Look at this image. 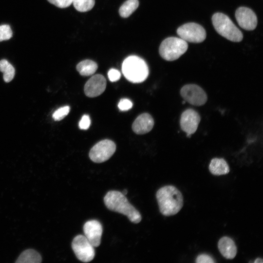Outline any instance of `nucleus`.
Instances as JSON below:
<instances>
[{"mask_svg":"<svg viewBox=\"0 0 263 263\" xmlns=\"http://www.w3.org/2000/svg\"><path fill=\"white\" fill-rule=\"evenodd\" d=\"M159 210L168 216L177 214L183 206L181 192L173 186H166L159 188L156 194Z\"/></svg>","mask_w":263,"mask_h":263,"instance_id":"1","label":"nucleus"},{"mask_svg":"<svg viewBox=\"0 0 263 263\" xmlns=\"http://www.w3.org/2000/svg\"><path fill=\"white\" fill-rule=\"evenodd\" d=\"M106 207L110 210L126 215L132 223H139L141 215L128 201L125 195L120 191L110 190L104 198Z\"/></svg>","mask_w":263,"mask_h":263,"instance_id":"2","label":"nucleus"},{"mask_svg":"<svg viewBox=\"0 0 263 263\" xmlns=\"http://www.w3.org/2000/svg\"><path fill=\"white\" fill-rule=\"evenodd\" d=\"M122 72L125 78L133 83L143 82L149 74V68L145 60L134 55L130 56L124 60Z\"/></svg>","mask_w":263,"mask_h":263,"instance_id":"3","label":"nucleus"},{"mask_svg":"<svg viewBox=\"0 0 263 263\" xmlns=\"http://www.w3.org/2000/svg\"><path fill=\"white\" fill-rule=\"evenodd\" d=\"M212 21L215 30L223 37L233 42L243 39L242 33L226 15L216 13L213 15Z\"/></svg>","mask_w":263,"mask_h":263,"instance_id":"4","label":"nucleus"},{"mask_svg":"<svg viewBox=\"0 0 263 263\" xmlns=\"http://www.w3.org/2000/svg\"><path fill=\"white\" fill-rule=\"evenodd\" d=\"M188 44L181 38L169 37L161 43L159 52L160 56L167 61L177 59L187 50Z\"/></svg>","mask_w":263,"mask_h":263,"instance_id":"5","label":"nucleus"},{"mask_svg":"<svg viewBox=\"0 0 263 263\" xmlns=\"http://www.w3.org/2000/svg\"><path fill=\"white\" fill-rule=\"evenodd\" d=\"M72 247L76 257L81 262H90L94 257V247L84 235L75 236L72 241Z\"/></svg>","mask_w":263,"mask_h":263,"instance_id":"6","label":"nucleus"},{"mask_svg":"<svg viewBox=\"0 0 263 263\" xmlns=\"http://www.w3.org/2000/svg\"><path fill=\"white\" fill-rule=\"evenodd\" d=\"M177 35L183 40L192 43H200L206 38L205 29L199 24L189 22L180 26L177 30Z\"/></svg>","mask_w":263,"mask_h":263,"instance_id":"7","label":"nucleus"},{"mask_svg":"<svg viewBox=\"0 0 263 263\" xmlns=\"http://www.w3.org/2000/svg\"><path fill=\"white\" fill-rule=\"evenodd\" d=\"M116 145L112 140L105 139L96 143L91 149L89 157L92 161L100 163L108 160L114 153Z\"/></svg>","mask_w":263,"mask_h":263,"instance_id":"8","label":"nucleus"},{"mask_svg":"<svg viewBox=\"0 0 263 263\" xmlns=\"http://www.w3.org/2000/svg\"><path fill=\"white\" fill-rule=\"evenodd\" d=\"M180 94L185 101L194 106H202L207 100V94L205 91L194 84L183 86L180 90Z\"/></svg>","mask_w":263,"mask_h":263,"instance_id":"9","label":"nucleus"},{"mask_svg":"<svg viewBox=\"0 0 263 263\" xmlns=\"http://www.w3.org/2000/svg\"><path fill=\"white\" fill-rule=\"evenodd\" d=\"M200 121V115L197 111L192 109H188L181 115V129L187 133V136L189 137L197 131Z\"/></svg>","mask_w":263,"mask_h":263,"instance_id":"10","label":"nucleus"},{"mask_svg":"<svg viewBox=\"0 0 263 263\" xmlns=\"http://www.w3.org/2000/svg\"><path fill=\"white\" fill-rule=\"evenodd\" d=\"M235 17L239 25L246 30H253L257 25V18L255 13L245 7L238 8L235 12Z\"/></svg>","mask_w":263,"mask_h":263,"instance_id":"11","label":"nucleus"},{"mask_svg":"<svg viewBox=\"0 0 263 263\" xmlns=\"http://www.w3.org/2000/svg\"><path fill=\"white\" fill-rule=\"evenodd\" d=\"M85 236L94 247L99 246L103 232L101 223L96 220L86 222L83 226Z\"/></svg>","mask_w":263,"mask_h":263,"instance_id":"12","label":"nucleus"},{"mask_svg":"<svg viewBox=\"0 0 263 263\" xmlns=\"http://www.w3.org/2000/svg\"><path fill=\"white\" fill-rule=\"evenodd\" d=\"M106 80L100 74L92 76L84 86V93L89 97H94L101 94L105 90Z\"/></svg>","mask_w":263,"mask_h":263,"instance_id":"13","label":"nucleus"},{"mask_svg":"<svg viewBox=\"0 0 263 263\" xmlns=\"http://www.w3.org/2000/svg\"><path fill=\"white\" fill-rule=\"evenodd\" d=\"M154 120L149 113L139 115L132 125V129L136 134H143L150 132L153 127Z\"/></svg>","mask_w":263,"mask_h":263,"instance_id":"14","label":"nucleus"},{"mask_svg":"<svg viewBox=\"0 0 263 263\" xmlns=\"http://www.w3.org/2000/svg\"><path fill=\"white\" fill-rule=\"evenodd\" d=\"M218 248L223 256L227 259H233L236 255V245L229 237L224 236L221 238L218 241Z\"/></svg>","mask_w":263,"mask_h":263,"instance_id":"15","label":"nucleus"},{"mask_svg":"<svg viewBox=\"0 0 263 263\" xmlns=\"http://www.w3.org/2000/svg\"><path fill=\"white\" fill-rule=\"evenodd\" d=\"M209 170L214 175H221L229 172V167L224 158H213L209 165Z\"/></svg>","mask_w":263,"mask_h":263,"instance_id":"16","label":"nucleus"},{"mask_svg":"<svg viewBox=\"0 0 263 263\" xmlns=\"http://www.w3.org/2000/svg\"><path fill=\"white\" fill-rule=\"evenodd\" d=\"M97 63L90 59H85L78 63L76 67L77 71L83 76H90L97 70Z\"/></svg>","mask_w":263,"mask_h":263,"instance_id":"17","label":"nucleus"},{"mask_svg":"<svg viewBox=\"0 0 263 263\" xmlns=\"http://www.w3.org/2000/svg\"><path fill=\"white\" fill-rule=\"evenodd\" d=\"M41 262L40 255L36 250L29 249L22 252L17 259L18 263H39Z\"/></svg>","mask_w":263,"mask_h":263,"instance_id":"18","label":"nucleus"},{"mask_svg":"<svg viewBox=\"0 0 263 263\" xmlns=\"http://www.w3.org/2000/svg\"><path fill=\"white\" fill-rule=\"evenodd\" d=\"M138 6V0H127L119 8V14L122 18H128L136 10Z\"/></svg>","mask_w":263,"mask_h":263,"instance_id":"19","label":"nucleus"},{"mask_svg":"<svg viewBox=\"0 0 263 263\" xmlns=\"http://www.w3.org/2000/svg\"><path fill=\"white\" fill-rule=\"evenodd\" d=\"M0 71L3 74V79L6 82H10L14 77L15 70L14 67L7 60L0 61Z\"/></svg>","mask_w":263,"mask_h":263,"instance_id":"20","label":"nucleus"},{"mask_svg":"<svg viewBox=\"0 0 263 263\" xmlns=\"http://www.w3.org/2000/svg\"><path fill=\"white\" fill-rule=\"evenodd\" d=\"M75 8L80 12L91 10L94 6L95 0H73Z\"/></svg>","mask_w":263,"mask_h":263,"instance_id":"21","label":"nucleus"},{"mask_svg":"<svg viewBox=\"0 0 263 263\" xmlns=\"http://www.w3.org/2000/svg\"><path fill=\"white\" fill-rule=\"evenodd\" d=\"M12 36L13 32L9 25H0V42L10 39Z\"/></svg>","mask_w":263,"mask_h":263,"instance_id":"22","label":"nucleus"},{"mask_svg":"<svg viewBox=\"0 0 263 263\" xmlns=\"http://www.w3.org/2000/svg\"><path fill=\"white\" fill-rule=\"evenodd\" d=\"M70 107L68 106L59 108L53 114V117L55 121H59L64 118L70 112Z\"/></svg>","mask_w":263,"mask_h":263,"instance_id":"23","label":"nucleus"},{"mask_svg":"<svg viewBox=\"0 0 263 263\" xmlns=\"http://www.w3.org/2000/svg\"><path fill=\"white\" fill-rule=\"evenodd\" d=\"M47 1L60 8H67L73 3V0H47Z\"/></svg>","mask_w":263,"mask_h":263,"instance_id":"24","label":"nucleus"},{"mask_svg":"<svg viewBox=\"0 0 263 263\" xmlns=\"http://www.w3.org/2000/svg\"><path fill=\"white\" fill-rule=\"evenodd\" d=\"M132 102L127 98L121 99L118 104L119 109L122 111H128L132 107Z\"/></svg>","mask_w":263,"mask_h":263,"instance_id":"25","label":"nucleus"},{"mask_svg":"<svg viewBox=\"0 0 263 263\" xmlns=\"http://www.w3.org/2000/svg\"><path fill=\"white\" fill-rule=\"evenodd\" d=\"M91 125V119L88 115H83L79 122V128L81 130H87Z\"/></svg>","mask_w":263,"mask_h":263,"instance_id":"26","label":"nucleus"},{"mask_svg":"<svg viewBox=\"0 0 263 263\" xmlns=\"http://www.w3.org/2000/svg\"><path fill=\"white\" fill-rule=\"evenodd\" d=\"M195 262L197 263H215V261L209 255L202 254L197 256Z\"/></svg>","mask_w":263,"mask_h":263,"instance_id":"27","label":"nucleus"},{"mask_svg":"<svg viewBox=\"0 0 263 263\" xmlns=\"http://www.w3.org/2000/svg\"><path fill=\"white\" fill-rule=\"evenodd\" d=\"M108 75L111 81L115 82L120 79L121 74L117 70L113 68L108 71Z\"/></svg>","mask_w":263,"mask_h":263,"instance_id":"28","label":"nucleus"},{"mask_svg":"<svg viewBox=\"0 0 263 263\" xmlns=\"http://www.w3.org/2000/svg\"><path fill=\"white\" fill-rule=\"evenodd\" d=\"M263 262V259L261 258H257L254 261V263H262Z\"/></svg>","mask_w":263,"mask_h":263,"instance_id":"29","label":"nucleus"},{"mask_svg":"<svg viewBox=\"0 0 263 263\" xmlns=\"http://www.w3.org/2000/svg\"><path fill=\"white\" fill-rule=\"evenodd\" d=\"M123 194L124 195H126L128 193V190L126 189H125L123 190L122 192Z\"/></svg>","mask_w":263,"mask_h":263,"instance_id":"30","label":"nucleus"}]
</instances>
